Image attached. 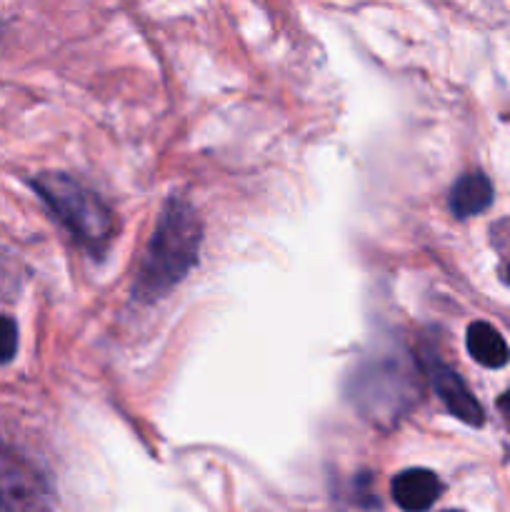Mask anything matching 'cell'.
Wrapping results in <instances>:
<instances>
[{
  "instance_id": "6",
  "label": "cell",
  "mask_w": 510,
  "mask_h": 512,
  "mask_svg": "<svg viewBox=\"0 0 510 512\" xmlns=\"http://www.w3.org/2000/svg\"><path fill=\"white\" fill-rule=\"evenodd\" d=\"M390 490H393V500L400 510L425 512L430 505H435V500L440 498L443 485H440L438 475L430 473V470L413 468L395 475L393 488Z\"/></svg>"
},
{
  "instance_id": "7",
  "label": "cell",
  "mask_w": 510,
  "mask_h": 512,
  "mask_svg": "<svg viewBox=\"0 0 510 512\" xmlns=\"http://www.w3.org/2000/svg\"><path fill=\"white\" fill-rule=\"evenodd\" d=\"M493 203V183L483 173H465L450 190V213L455 218H473Z\"/></svg>"
},
{
  "instance_id": "8",
  "label": "cell",
  "mask_w": 510,
  "mask_h": 512,
  "mask_svg": "<svg viewBox=\"0 0 510 512\" xmlns=\"http://www.w3.org/2000/svg\"><path fill=\"white\" fill-rule=\"evenodd\" d=\"M465 345H468L470 358L475 360L483 368H503L510 360L508 343L503 340V335L488 323H473L465 335Z\"/></svg>"
},
{
  "instance_id": "3",
  "label": "cell",
  "mask_w": 510,
  "mask_h": 512,
  "mask_svg": "<svg viewBox=\"0 0 510 512\" xmlns=\"http://www.w3.org/2000/svg\"><path fill=\"white\" fill-rule=\"evenodd\" d=\"M50 488L38 465L0 448V512H45Z\"/></svg>"
},
{
  "instance_id": "2",
  "label": "cell",
  "mask_w": 510,
  "mask_h": 512,
  "mask_svg": "<svg viewBox=\"0 0 510 512\" xmlns=\"http://www.w3.org/2000/svg\"><path fill=\"white\" fill-rule=\"evenodd\" d=\"M33 190L53 218L68 230L88 253H103L115 233V218L108 205L78 180L63 173H43L33 180Z\"/></svg>"
},
{
  "instance_id": "10",
  "label": "cell",
  "mask_w": 510,
  "mask_h": 512,
  "mask_svg": "<svg viewBox=\"0 0 510 512\" xmlns=\"http://www.w3.org/2000/svg\"><path fill=\"white\" fill-rule=\"evenodd\" d=\"M500 408H503L505 415H508V418H510V390L503 395V398H500Z\"/></svg>"
},
{
  "instance_id": "5",
  "label": "cell",
  "mask_w": 510,
  "mask_h": 512,
  "mask_svg": "<svg viewBox=\"0 0 510 512\" xmlns=\"http://www.w3.org/2000/svg\"><path fill=\"white\" fill-rule=\"evenodd\" d=\"M428 375L435 388V395L448 408L450 415H455V418L468 425H483V408H480V403L473 398L468 385L460 380V375L453 368L443 365L440 360H430Z\"/></svg>"
},
{
  "instance_id": "11",
  "label": "cell",
  "mask_w": 510,
  "mask_h": 512,
  "mask_svg": "<svg viewBox=\"0 0 510 512\" xmlns=\"http://www.w3.org/2000/svg\"><path fill=\"white\" fill-rule=\"evenodd\" d=\"M508 283H510V265H508Z\"/></svg>"
},
{
  "instance_id": "4",
  "label": "cell",
  "mask_w": 510,
  "mask_h": 512,
  "mask_svg": "<svg viewBox=\"0 0 510 512\" xmlns=\"http://www.w3.org/2000/svg\"><path fill=\"white\" fill-rule=\"evenodd\" d=\"M353 395L365 410H380L383 405L398 410V405H408L413 400V380L405 375L398 360H385L373 363L358 375Z\"/></svg>"
},
{
  "instance_id": "1",
  "label": "cell",
  "mask_w": 510,
  "mask_h": 512,
  "mask_svg": "<svg viewBox=\"0 0 510 512\" xmlns=\"http://www.w3.org/2000/svg\"><path fill=\"white\" fill-rule=\"evenodd\" d=\"M200 243H203L200 215L188 200L170 198L140 260L138 278L133 285L135 298L143 303L165 298L198 265Z\"/></svg>"
},
{
  "instance_id": "9",
  "label": "cell",
  "mask_w": 510,
  "mask_h": 512,
  "mask_svg": "<svg viewBox=\"0 0 510 512\" xmlns=\"http://www.w3.org/2000/svg\"><path fill=\"white\" fill-rule=\"evenodd\" d=\"M18 353V325L8 315H0V365H8Z\"/></svg>"
},
{
  "instance_id": "12",
  "label": "cell",
  "mask_w": 510,
  "mask_h": 512,
  "mask_svg": "<svg viewBox=\"0 0 510 512\" xmlns=\"http://www.w3.org/2000/svg\"><path fill=\"white\" fill-rule=\"evenodd\" d=\"M448 512H455V510H448Z\"/></svg>"
}]
</instances>
